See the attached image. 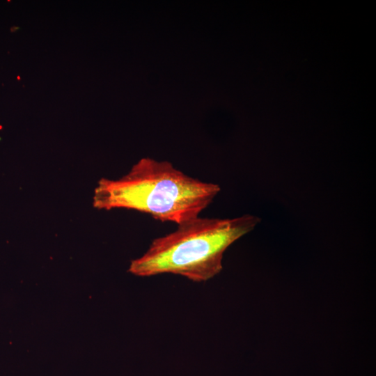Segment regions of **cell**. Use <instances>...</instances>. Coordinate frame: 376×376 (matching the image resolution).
Returning <instances> with one entry per match:
<instances>
[{
    "instance_id": "cell-2",
    "label": "cell",
    "mask_w": 376,
    "mask_h": 376,
    "mask_svg": "<svg viewBox=\"0 0 376 376\" xmlns=\"http://www.w3.org/2000/svg\"><path fill=\"white\" fill-rule=\"evenodd\" d=\"M259 221L250 214L224 219L198 216L154 239L143 255L132 260L128 271L143 277L173 274L207 281L222 270L226 250Z\"/></svg>"
},
{
    "instance_id": "cell-1",
    "label": "cell",
    "mask_w": 376,
    "mask_h": 376,
    "mask_svg": "<svg viewBox=\"0 0 376 376\" xmlns=\"http://www.w3.org/2000/svg\"><path fill=\"white\" fill-rule=\"evenodd\" d=\"M219 191L218 185L187 175L169 162L143 158L118 180L100 179L93 205L134 210L178 225L198 217Z\"/></svg>"
}]
</instances>
